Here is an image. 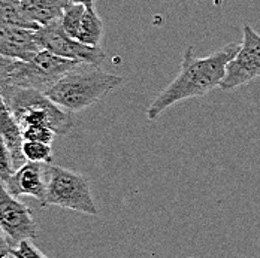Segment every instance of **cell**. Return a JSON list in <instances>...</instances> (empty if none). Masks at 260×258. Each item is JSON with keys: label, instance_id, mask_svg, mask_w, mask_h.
I'll return each instance as SVG.
<instances>
[{"label": "cell", "instance_id": "obj_1", "mask_svg": "<svg viewBox=\"0 0 260 258\" xmlns=\"http://www.w3.org/2000/svg\"><path fill=\"white\" fill-rule=\"evenodd\" d=\"M239 44H229L208 57H196L193 47H188L182 55L181 67L177 78L163 90L148 106L147 117L154 121L168 107L182 100L202 97L220 87L226 75L228 63L239 51Z\"/></svg>", "mask_w": 260, "mask_h": 258}, {"label": "cell", "instance_id": "obj_2", "mask_svg": "<svg viewBox=\"0 0 260 258\" xmlns=\"http://www.w3.org/2000/svg\"><path fill=\"white\" fill-rule=\"evenodd\" d=\"M123 84V78L101 70L99 66L81 63L58 79L45 94L55 104L74 114L99 103L106 94Z\"/></svg>", "mask_w": 260, "mask_h": 258}, {"label": "cell", "instance_id": "obj_3", "mask_svg": "<svg viewBox=\"0 0 260 258\" xmlns=\"http://www.w3.org/2000/svg\"><path fill=\"white\" fill-rule=\"evenodd\" d=\"M0 91L21 130L45 126L55 134H66L74 127V114L54 103L42 91L15 85H3Z\"/></svg>", "mask_w": 260, "mask_h": 258}, {"label": "cell", "instance_id": "obj_4", "mask_svg": "<svg viewBox=\"0 0 260 258\" xmlns=\"http://www.w3.org/2000/svg\"><path fill=\"white\" fill-rule=\"evenodd\" d=\"M45 206H58L93 216L99 215L88 179L75 170L55 164L47 166Z\"/></svg>", "mask_w": 260, "mask_h": 258}, {"label": "cell", "instance_id": "obj_5", "mask_svg": "<svg viewBox=\"0 0 260 258\" xmlns=\"http://www.w3.org/2000/svg\"><path fill=\"white\" fill-rule=\"evenodd\" d=\"M81 63L61 58L47 50H41L31 60H14L5 85L33 88L45 93L52 85L74 70Z\"/></svg>", "mask_w": 260, "mask_h": 258}, {"label": "cell", "instance_id": "obj_6", "mask_svg": "<svg viewBox=\"0 0 260 258\" xmlns=\"http://www.w3.org/2000/svg\"><path fill=\"white\" fill-rule=\"evenodd\" d=\"M36 39L42 50H47L61 58L93 66H99L106 58V54L102 51L101 47H90L81 44L79 41L66 34V31L61 28L60 21L39 27L36 30Z\"/></svg>", "mask_w": 260, "mask_h": 258}, {"label": "cell", "instance_id": "obj_7", "mask_svg": "<svg viewBox=\"0 0 260 258\" xmlns=\"http://www.w3.org/2000/svg\"><path fill=\"white\" fill-rule=\"evenodd\" d=\"M242 33L239 51L228 63L226 75L220 84L223 91H232L260 77V34L248 24L244 26Z\"/></svg>", "mask_w": 260, "mask_h": 258}, {"label": "cell", "instance_id": "obj_8", "mask_svg": "<svg viewBox=\"0 0 260 258\" xmlns=\"http://www.w3.org/2000/svg\"><path fill=\"white\" fill-rule=\"evenodd\" d=\"M0 230L6 234L12 246L38 236L31 209L12 196L3 182H0Z\"/></svg>", "mask_w": 260, "mask_h": 258}, {"label": "cell", "instance_id": "obj_9", "mask_svg": "<svg viewBox=\"0 0 260 258\" xmlns=\"http://www.w3.org/2000/svg\"><path fill=\"white\" fill-rule=\"evenodd\" d=\"M47 166L44 163L26 161L18 167L14 175L5 182L6 190L15 196H30L35 197L41 206L45 207L47 199Z\"/></svg>", "mask_w": 260, "mask_h": 258}, {"label": "cell", "instance_id": "obj_10", "mask_svg": "<svg viewBox=\"0 0 260 258\" xmlns=\"http://www.w3.org/2000/svg\"><path fill=\"white\" fill-rule=\"evenodd\" d=\"M36 39V30L23 27H0V54L12 58L28 61L41 51Z\"/></svg>", "mask_w": 260, "mask_h": 258}, {"label": "cell", "instance_id": "obj_11", "mask_svg": "<svg viewBox=\"0 0 260 258\" xmlns=\"http://www.w3.org/2000/svg\"><path fill=\"white\" fill-rule=\"evenodd\" d=\"M0 139L11 151L15 169L21 167L27 161L26 157L23 155V143H24L23 130L15 121L14 115L11 114L2 91H0Z\"/></svg>", "mask_w": 260, "mask_h": 258}, {"label": "cell", "instance_id": "obj_12", "mask_svg": "<svg viewBox=\"0 0 260 258\" xmlns=\"http://www.w3.org/2000/svg\"><path fill=\"white\" fill-rule=\"evenodd\" d=\"M71 0H21V11L27 20L38 27L60 21Z\"/></svg>", "mask_w": 260, "mask_h": 258}, {"label": "cell", "instance_id": "obj_13", "mask_svg": "<svg viewBox=\"0 0 260 258\" xmlns=\"http://www.w3.org/2000/svg\"><path fill=\"white\" fill-rule=\"evenodd\" d=\"M104 36V24L94 9H87L84 12L82 21L78 30L77 41L90 47H99Z\"/></svg>", "mask_w": 260, "mask_h": 258}, {"label": "cell", "instance_id": "obj_14", "mask_svg": "<svg viewBox=\"0 0 260 258\" xmlns=\"http://www.w3.org/2000/svg\"><path fill=\"white\" fill-rule=\"evenodd\" d=\"M0 27H23L38 30L21 11V0H0Z\"/></svg>", "mask_w": 260, "mask_h": 258}, {"label": "cell", "instance_id": "obj_15", "mask_svg": "<svg viewBox=\"0 0 260 258\" xmlns=\"http://www.w3.org/2000/svg\"><path fill=\"white\" fill-rule=\"evenodd\" d=\"M84 12H85V6L71 3L66 8L63 17L60 20L61 28L66 31V34H69L74 39H77V36H78V30L81 21H82V17H84Z\"/></svg>", "mask_w": 260, "mask_h": 258}, {"label": "cell", "instance_id": "obj_16", "mask_svg": "<svg viewBox=\"0 0 260 258\" xmlns=\"http://www.w3.org/2000/svg\"><path fill=\"white\" fill-rule=\"evenodd\" d=\"M23 155L26 157L27 161H31V163L51 164L52 148L51 145H48V143L24 140V143H23Z\"/></svg>", "mask_w": 260, "mask_h": 258}, {"label": "cell", "instance_id": "obj_17", "mask_svg": "<svg viewBox=\"0 0 260 258\" xmlns=\"http://www.w3.org/2000/svg\"><path fill=\"white\" fill-rule=\"evenodd\" d=\"M55 133L45 126H30V127L23 129V139L30 140V142H42V143L51 145Z\"/></svg>", "mask_w": 260, "mask_h": 258}, {"label": "cell", "instance_id": "obj_18", "mask_svg": "<svg viewBox=\"0 0 260 258\" xmlns=\"http://www.w3.org/2000/svg\"><path fill=\"white\" fill-rule=\"evenodd\" d=\"M15 164H14V158L11 151L8 150V146L5 145V142L0 139V182L8 181L14 172H15Z\"/></svg>", "mask_w": 260, "mask_h": 258}, {"label": "cell", "instance_id": "obj_19", "mask_svg": "<svg viewBox=\"0 0 260 258\" xmlns=\"http://www.w3.org/2000/svg\"><path fill=\"white\" fill-rule=\"evenodd\" d=\"M11 255L14 258H48L39 248L33 245L31 240H23L18 245L12 246Z\"/></svg>", "mask_w": 260, "mask_h": 258}, {"label": "cell", "instance_id": "obj_20", "mask_svg": "<svg viewBox=\"0 0 260 258\" xmlns=\"http://www.w3.org/2000/svg\"><path fill=\"white\" fill-rule=\"evenodd\" d=\"M12 64H14L12 58H8V57L0 54V87H3L6 84V79H8L9 72H11Z\"/></svg>", "mask_w": 260, "mask_h": 258}, {"label": "cell", "instance_id": "obj_21", "mask_svg": "<svg viewBox=\"0 0 260 258\" xmlns=\"http://www.w3.org/2000/svg\"><path fill=\"white\" fill-rule=\"evenodd\" d=\"M11 249H12L11 240L0 230V258H6L8 255H11Z\"/></svg>", "mask_w": 260, "mask_h": 258}, {"label": "cell", "instance_id": "obj_22", "mask_svg": "<svg viewBox=\"0 0 260 258\" xmlns=\"http://www.w3.org/2000/svg\"><path fill=\"white\" fill-rule=\"evenodd\" d=\"M71 3H74V5H82L87 9H94V0H71Z\"/></svg>", "mask_w": 260, "mask_h": 258}, {"label": "cell", "instance_id": "obj_23", "mask_svg": "<svg viewBox=\"0 0 260 258\" xmlns=\"http://www.w3.org/2000/svg\"><path fill=\"white\" fill-rule=\"evenodd\" d=\"M6 258H8V257H6Z\"/></svg>", "mask_w": 260, "mask_h": 258}]
</instances>
